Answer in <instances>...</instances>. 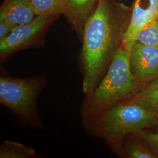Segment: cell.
Masks as SVG:
<instances>
[{"label":"cell","instance_id":"cell-1","mask_svg":"<svg viewBox=\"0 0 158 158\" xmlns=\"http://www.w3.org/2000/svg\"><path fill=\"white\" fill-rule=\"evenodd\" d=\"M125 10L110 0H99L85 22L79 60L85 95L98 85L121 45L128 24Z\"/></svg>","mask_w":158,"mask_h":158},{"label":"cell","instance_id":"cell-2","mask_svg":"<svg viewBox=\"0 0 158 158\" xmlns=\"http://www.w3.org/2000/svg\"><path fill=\"white\" fill-rule=\"evenodd\" d=\"M158 118V110L144 107L128 98L81 119V124L87 134L105 139L120 151L125 136L141 132L156 123Z\"/></svg>","mask_w":158,"mask_h":158},{"label":"cell","instance_id":"cell-3","mask_svg":"<svg viewBox=\"0 0 158 158\" xmlns=\"http://www.w3.org/2000/svg\"><path fill=\"white\" fill-rule=\"evenodd\" d=\"M130 56L121 46L116 51L98 85L85 95L80 110L81 119L135 95L143 88L131 71Z\"/></svg>","mask_w":158,"mask_h":158},{"label":"cell","instance_id":"cell-4","mask_svg":"<svg viewBox=\"0 0 158 158\" xmlns=\"http://www.w3.org/2000/svg\"><path fill=\"white\" fill-rule=\"evenodd\" d=\"M49 84L45 75L26 78L1 76L0 103L8 108L23 127L43 128L38 100Z\"/></svg>","mask_w":158,"mask_h":158},{"label":"cell","instance_id":"cell-5","mask_svg":"<svg viewBox=\"0 0 158 158\" xmlns=\"http://www.w3.org/2000/svg\"><path fill=\"white\" fill-rule=\"evenodd\" d=\"M59 16L37 15L27 24L18 26L0 40V60L4 62L20 51L40 48L45 44V36Z\"/></svg>","mask_w":158,"mask_h":158},{"label":"cell","instance_id":"cell-6","mask_svg":"<svg viewBox=\"0 0 158 158\" xmlns=\"http://www.w3.org/2000/svg\"><path fill=\"white\" fill-rule=\"evenodd\" d=\"M130 60L131 71L142 85L158 79V47L135 42L130 51Z\"/></svg>","mask_w":158,"mask_h":158},{"label":"cell","instance_id":"cell-7","mask_svg":"<svg viewBox=\"0 0 158 158\" xmlns=\"http://www.w3.org/2000/svg\"><path fill=\"white\" fill-rule=\"evenodd\" d=\"M158 19V0H135L121 46L130 53L139 31Z\"/></svg>","mask_w":158,"mask_h":158},{"label":"cell","instance_id":"cell-8","mask_svg":"<svg viewBox=\"0 0 158 158\" xmlns=\"http://www.w3.org/2000/svg\"><path fill=\"white\" fill-rule=\"evenodd\" d=\"M99 0H63V15L81 40L85 23Z\"/></svg>","mask_w":158,"mask_h":158},{"label":"cell","instance_id":"cell-9","mask_svg":"<svg viewBox=\"0 0 158 158\" xmlns=\"http://www.w3.org/2000/svg\"><path fill=\"white\" fill-rule=\"evenodd\" d=\"M36 16L32 0H4L0 8V20L15 28L31 22Z\"/></svg>","mask_w":158,"mask_h":158},{"label":"cell","instance_id":"cell-10","mask_svg":"<svg viewBox=\"0 0 158 158\" xmlns=\"http://www.w3.org/2000/svg\"><path fill=\"white\" fill-rule=\"evenodd\" d=\"M39 156L32 147L18 142L4 140L0 146L1 158H35Z\"/></svg>","mask_w":158,"mask_h":158},{"label":"cell","instance_id":"cell-11","mask_svg":"<svg viewBox=\"0 0 158 158\" xmlns=\"http://www.w3.org/2000/svg\"><path fill=\"white\" fill-rule=\"evenodd\" d=\"M130 99L142 106L158 110V79L143 87Z\"/></svg>","mask_w":158,"mask_h":158},{"label":"cell","instance_id":"cell-12","mask_svg":"<svg viewBox=\"0 0 158 158\" xmlns=\"http://www.w3.org/2000/svg\"><path fill=\"white\" fill-rule=\"evenodd\" d=\"M36 15L60 16L63 14V0H32Z\"/></svg>","mask_w":158,"mask_h":158},{"label":"cell","instance_id":"cell-13","mask_svg":"<svg viewBox=\"0 0 158 158\" xmlns=\"http://www.w3.org/2000/svg\"><path fill=\"white\" fill-rule=\"evenodd\" d=\"M135 42L143 45L158 47V19L149 23L139 31Z\"/></svg>","mask_w":158,"mask_h":158},{"label":"cell","instance_id":"cell-14","mask_svg":"<svg viewBox=\"0 0 158 158\" xmlns=\"http://www.w3.org/2000/svg\"><path fill=\"white\" fill-rule=\"evenodd\" d=\"M125 152V155L130 158H157L156 155L135 142L128 143L127 145Z\"/></svg>","mask_w":158,"mask_h":158},{"label":"cell","instance_id":"cell-15","mask_svg":"<svg viewBox=\"0 0 158 158\" xmlns=\"http://www.w3.org/2000/svg\"><path fill=\"white\" fill-rule=\"evenodd\" d=\"M136 134H139L142 139L145 141L158 155V132L155 133H147L141 131Z\"/></svg>","mask_w":158,"mask_h":158},{"label":"cell","instance_id":"cell-16","mask_svg":"<svg viewBox=\"0 0 158 158\" xmlns=\"http://www.w3.org/2000/svg\"><path fill=\"white\" fill-rule=\"evenodd\" d=\"M15 28L10 23L3 20H0V40L6 38Z\"/></svg>","mask_w":158,"mask_h":158},{"label":"cell","instance_id":"cell-17","mask_svg":"<svg viewBox=\"0 0 158 158\" xmlns=\"http://www.w3.org/2000/svg\"><path fill=\"white\" fill-rule=\"evenodd\" d=\"M156 123H158V119H157V121H156Z\"/></svg>","mask_w":158,"mask_h":158}]
</instances>
